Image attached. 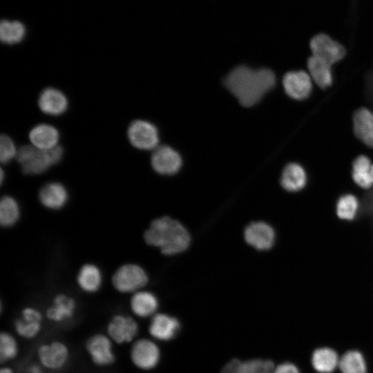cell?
Wrapping results in <instances>:
<instances>
[{
    "instance_id": "6da1fadb",
    "label": "cell",
    "mask_w": 373,
    "mask_h": 373,
    "mask_svg": "<svg viewBox=\"0 0 373 373\" xmlns=\"http://www.w3.org/2000/svg\"><path fill=\"white\" fill-rule=\"evenodd\" d=\"M276 81L275 74L270 69L239 66L227 75L224 84L242 106L250 107L275 86Z\"/></svg>"
},
{
    "instance_id": "7a4b0ae2",
    "label": "cell",
    "mask_w": 373,
    "mask_h": 373,
    "mask_svg": "<svg viewBox=\"0 0 373 373\" xmlns=\"http://www.w3.org/2000/svg\"><path fill=\"white\" fill-rule=\"evenodd\" d=\"M145 242L159 248L165 255H173L186 250L191 238L187 230L178 221L169 217L154 220L144 234Z\"/></svg>"
},
{
    "instance_id": "3957f363",
    "label": "cell",
    "mask_w": 373,
    "mask_h": 373,
    "mask_svg": "<svg viewBox=\"0 0 373 373\" xmlns=\"http://www.w3.org/2000/svg\"><path fill=\"white\" fill-rule=\"evenodd\" d=\"M63 153V149L60 146L52 149L42 150L32 145H25L18 150L17 159L23 173L38 175L57 164Z\"/></svg>"
},
{
    "instance_id": "277c9868",
    "label": "cell",
    "mask_w": 373,
    "mask_h": 373,
    "mask_svg": "<svg viewBox=\"0 0 373 373\" xmlns=\"http://www.w3.org/2000/svg\"><path fill=\"white\" fill-rule=\"evenodd\" d=\"M149 280L144 269L137 264L127 263L120 266L113 274L112 284L122 294L133 293L144 287Z\"/></svg>"
},
{
    "instance_id": "5b68a950",
    "label": "cell",
    "mask_w": 373,
    "mask_h": 373,
    "mask_svg": "<svg viewBox=\"0 0 373 373\" xmlns=\"http://www.w3.org/2000/svg\"><path fill=\"white\" fill-rule=\"evenodd\" d=\"M39 363L46 370L57 372L68 364L70 350L66 343L55 340L40 345L37 350Z\"/></svg>"
},
{
    "instance_id": "8992f818",
    "label": "cell",
    "mask_w": 373,
    "mask_h": 373,
    "mask_svg": "<svg viewBox=\"0 0 373 373\" xmlns=\"http://www.w3.org/2000/svg\"><path fill=\"white\" fill-rule=\"evenodd\" d=\"M113 343L106 334L97 333L88 338L85 348L96 366L105 367L111 366L115 361Z\"/></svg>"
},
{
    "instance_id": "52a82bcc",
    "label": "cell",
    "mask_w": 373,
    "mask_h": 373,
    "mask_svg": "<svg viewBox=\"0 0 373 373\" xmlns=\"http://www.w3.org/2000/svg\"><path fill=\"white\" fill-rule=\"evenodd\" d=\"M127 136L133 146L140 150H152L159 142L158 131L148 121L137 119L128 127Z\"/></svg>"
},
{
    "instance_id": "ba28073f",
    "label": "cell",
    "mask_w": 373,
    "mask_h": 373,
    "mask_svg": "<svg viewBox=\"0 0 373 373\" xmlns=\"http://www.w3.org/2000/svg\"><path fill=\"white\" fill-rule=\"evenodd\" d=\"M139 332L137 321L124 314L114 315L106 326V334L114 343L124 345L133 342Z\"/></svg>"
},
{
    "instance_id": "9c48e42d",
    "label": "cell",
    "mask_w": 373,
    "mask_h": 373,
    "mask_svg": "<svg viewBox=\"0 0 373 373\" xmlns=\"http://www.w3.org/2000/svg\"><path fill=\"white\" fill-rule=\"evenodd\" d=\"M130 358L136 367L150 370L156 367L159 363L160 351L153 341L140 338L133 341L131 345Z\"/></svg>"
},
{
    "instance_id": "30bf717a",
    "label": "cell",
    "mask_w": 373,
    "mask_h": 373,
    "mask_svg": "<svg viewBox=\"0 0 373 373\" xmlns=\"http://www.w3.org/2000/svg\"><path fill=\"white\" fill-rule=\"evenodd\" d=\"M42 321L43 315L38 309L27 306L22 309L13 326L19 336L26 340H32L40 334Z\"/></svg>"
},
{
    "instance_id": "8fae6325",
    "label": "cell",
    "mask_w": 373,
    "mask_h": 373,
    "mask_svg": "<svg viewBox=\"0 0 373 373\" xmlns=\"http://www.w3.org/2000/svg\"><path fill=\"white\" fill-rule=\"evenodd\" d=\"M312 55L332 65L341 60L345 53V49L338 42L333 40L325 34L314 36L310 41Z\"/></svg>"
},
{
    "instance_id": "7c38bea8",
    "label": "cell",
    "mask_w": 373,
    "mask_h": 373,
    "mask_svg": "<svg viewBox=\"0 0 373 373\" xmlns=\"http://www.w3.org/2000/svg\"><path fill=\"white\" fill-rule=\"evenodd\" d=\"M153 170L162 175H173L180 169L182 164L180 155L169 146L155 149L151 159Z\"/></svg>"
},
{
    "instance_id": "4fadbf2b",
    "label": "cell",
    "mask_w": 373,
    "mask_h": 373,
    "mask_svg": "<svg viewBox=\"0 0 373 373\" xmlns=\"http://www.w3.org/2000/svg\"><path fill=\"white\" fill-rule=\"evenodd\" d=\"M283 84L286 93L297 100L308 97L312 89L311 77L303 70L286 73L283 77Z\"/></svg>"
},
{
    "instance_id": "5bb4252c",
    "label": "cell",
    "mask_w": 373,
    "mask_h": 373,
    "mask_svg": "<svg viewBox=\"0 0 373 373\" xmlns=\"http://www.w3.org/2000/svg\"><path fill=\"white\" fill-rule=\"evenodd\" d=\"M77 309L75 300L66 294L56 295L46 309V317L55 323L66 322L74 316Z\"/></svg>"
},
{
    "instance_id": "9a60e30c",
    "label": "cell",
    "mask_w": 373,
    "mask_h": 373,
    "mask_svg": "<svg viewBox=\"0 0 373 373\" xmlns=\"http://www.w3.org/2000/svg\"><path fill=\"white\" fill-rule=\"evenodd\" d=\"M245 239L253 247L258 250H267L274 245L275 232L268 224L255 222L245 229Z\"/></svg>"
},
{
    "instance_id": "2e32d148",
    "label": "cell",
    "mask_w": 373,
    "mask_h": 373,
    "mask_svg": "<svg viewBox=\"0 0 373 373\" xmlns=\"http://www.w3.org/2000/svg\"><path fill=\"white\" fill-rule=\"evenodd\" d=\"M340 355L330 346L316 347L310 355V365L316 373H334L338 369Z\"/></svg>"
},
{
    "instance_id": "e0dca14e",
    "label": "cell",
    "mask_w": 373,
    "mask_h": 373,
    "mask_svg": "<svg viewBox=\"0 0 373 373\" xmlns=\"http://www.w3.org/2000/svg\"><path fill=\"white\" fill-rule=\"evenodd\" d=\"M66 188L60 182H51L45 184L39 191V200L46 208L59 210L63 208L68 200Z\"/></svg>"
},
{
    "instance_id": "ac0fdd59",
    "label": "cell",
    "mask_w": 373,
    "mask_h": 373,
    "mask_svg": "<svg viewBox=\"0 0 373 373\" xmlns=\"http://www.w3.org/2000/svg\"><path fill=\"white\" fill-rule=\"evenodd\" d=\"M68 99L66 95L55 88H46L40 93L38 106L40 110L50 115H59L68 108Z\"/></svg>"
},
{
    "instance_id": "d6986e66",
    "label": "cell",
    "mask_w": 373,
    "mask_h": 373,
    "mask_svg": "<svg viewBox=\"0 0 373 373\" xmlns=\"http://www.w3.org/2000/svg\"><path fill=\"white\" fill-rule=\"evenodd\" d=\"M179 329L178 319L165 314H157L151 321L149 332L155 339L168 341L175 336Z\"/></svg>"
},
{
    "instance_id": "ffe728a7",
    "label": "cell",
    "mask_w": 373,
    "mask_h": 373,
    "mask_svg": "<svg viewBox=\"0 0 373 373\" xmlns=\"http://www.w3.org/2000/svg\"><path fill=\"white\" fill-rule=\"evenodd\" d=\"M274 363L270 360L252 359L241 361L233 359L227 363L220 373H272Z\"/></svg>"
},
{
    "instance_id": "44dd1931",
    "label": "cell",
    "mask_w": 373,
    "mask_h": 373,
    "mask_svg": "<svg viewBox=\"0 0 373 373\" xmlns=\"http://www.w3.org/2000/svg\"><path fill=\"white\" fill-rule=\"evenodd\" d=\"M29 139L32 146L36 148L48 150L57 146L59 133L58 130L53 126L40 124L30 130Z\"/></svg>"
},
{
    "instance_id": "7402d4cb",
    "label": "cell",
    "mask_w": 373,
    "mask_h": 373,
    "mask_svg": "<svg viewBox=\"0 0 373 373\" xmlns=\"http://www.w3.org/2000/svg\"><path fill=\"white\" fill-rule=\"evenodd\" d=\"M338 370L341 373H369L366 356L356 348L349 349L340 356Z\"/></svg>"
},
{
    "instance_id": "603a6c76",
    "label": "cell",
    "mask_w": 373,
    "mask_h": 373,
    "mask_svg": "<svg viewBox=\"0 0 373 373\" xmlns=\"http://www.w3.org/2000/svg\"><path fill=\"white\" fill-rule=\"evenodd\" d=\"M353 122L356 136L367 146L373 147V113L360 108L355 112Z\"/></svg>"
},
{
    "instance_id": "cb8c5ba5",
    "label": "cell",
    "mask_w": 373,
    "mask_h": 373,
    "mask_svg": "<svg viewBox=\"0 0 373 373\" xmlns=\"http://www.w3.org/2000/svg\"><path fill=\"white\" fill-rule=\"evenodd\" d=\"M79 287L84 292L93 294L97 291L102 283V274L95 264L86 263L82 266L77 276Z\"/></svg>"
},
{
    "instance_id": "d4e9b609",
    "label": "cell",
    "mask_w": 373,
    "mask_h": 373,
    "mask_svg": "<svg viewBox=\"0 0 373 373\" xmlns=\"http://www.w3.org/2000/svg\"><path fill=\"white\" fill-rule=\"evenodd\" d=\"M158 307L156 296L147 291H137L130 300V308L137 317L147 318L155 314Z\"/></svg>"
},
{
    "instance_id": "484cf974",
    "label": "cell",
    "mask_w": 373,
    "mask_h": 373,
    "mask_svg": "<svg viewBox=\"0 0 373 373\" xmlns=\"http://www.w3.org/2000/svg\"><path fill=\"white\" fill-rule=\"evenodd\" d=\"M307 182L305 169L298 164H288L283 169L280 178L282 186L288 191H298L304 188Z\"/></svg>"
},
{
    "instance_id": "4316f807",
    "label": "cell",
    "mask_w": 373,
    "mask_h": 373,
    "mask_svg": "<svg viewBox=\"0 0 373 373\" xmlns=\"http://www.w3.org/2000/svg\"><path fill=\"white\" fill-rule=\"evenodd\" d=\"M307 68L311 77L319 87L326 88L331 86L333 80L331 64L312 55L307 60Z\"/></svg>"
},
{
    "instance_id": "83f0119b",
    "label": "cell",
    "mask_w": 373,
    "mask_h": 373,
    "mask_svg": "<svg viewBox=\"0 0 373 373\" xmlns=\"http://www.w3.org/2000/svg\"><path fill=\"white\" fill-rule=\"evenodd\" d=\"M352 175L360 187L369 189L373 186V164L367 157L360 155L354 160Z\"/></svg>"
},
{
    "instance_id": "f1b7e54d",
    "label": "cell",
    "mask_w": 373,
    "mask_h": 373,
    "mask_svg": "<svg viewBox=\"0 0 373 373\" xmlns=\"http://www.w3.org/2000/svg\"><path fill=\"white\" fill-rule=\"evenodd\" d=\"M20 207L18 202L10 195H3L0 201V223L3 227L15 225L20 218Z\"/></svg>"
},
{
    "instance_id": "f546056e",
    "label": "cell",
    "mask_w": 373,
    "mask_h": 373,
    "mask_svg": "<svg viewBox=\"0 0 373 373\" xmlns=\"http://www.w3.org/2000/svg\"><path fill=\"white\" fill-rule=\"evenodd\" d=\"M24 25L18 21L2 20L0 24V39L6 44L21 42L26 35Z\"/></svg>"
},
{
    "instance_id": "4dcf8cb0",
    "label": "cell",
    "mask_w": 373,
    "mask_h": 373,
    "mask_svg": "<svg viewBox=\"0 0 373 373\" xmlns=\"http://www.w3.org/2000/svg\"><path fill=\"white\" fill-rule=\"evenodd\" d=\"M19 354V345L15 336L8 332L0 334V361L6 363L16 358Z\"/></svg>"
},
{
    "instance_id": "1f68e13d",
    "label": "cell",
    "mask_w": 373,
    "mask_h": 373,
    "mask_svg": "<svg viewBox=\"0 0 373 373\" xmlns=\"http://www.w3.org/2000/svg\"><path fill=\"white\" fill-rule=\"evenodd\" d=\"M359 207L358 199L352 194L341 196L336 204L338 216L346 220H353L357 214Z\"/></svg>"
},
{
    "instance_id": "d6a6232c",
    "label": "cell",
    "mask_w": 373,
    "mask_h": 373,
    "mask_svg": "<svg viewBox=\"0 0 373 373\" xmlns=\"http://www.w3.org/2000/svg\"><path fill=\"white\" fill-rule=\"evenodd\" d=\"M18 151L12 140L6 135L0 138V160L1 163H8L17 157Z\"/></svg>"
},
{
    "instance_id": "836d02e7",
    "label": "cell",
    "mask_w": 373,
    "mask_h": 373,
    "mask_svg": "<svg viewBox=\"0 0 373 373\" xmlns=\"http://www.w3.org/2000/svg\"><path fill=\"white\" fill-rule=\"evenodd\" d=\"M272 373H302L300 367L290 361L283 362L274 367Z\"/></svg>"
},
{
    "instance_id": "e575fe53",
    "label": "cell",
    "mask_w": 373,
    "mask_h": 373,
    "mask_svg": "<svg viewBox=\"0 0 373 373\" xmlns=\"http://www.w3.org/2000/svg\"><path fill=\"white\" fill-rule=\"evenodd\" d=\"M46 370L39 363H32L28 366L26 373H46Z\"/></svg>"
},
{
    "instance_id": "d590c367",
    "label": "cell",
    "mask_w": 373,
    "mask_h": 373,
    "mask_svg": "<svg viewBox=\"0 0 373 373\" xmlns=\"http://www.w3.org/2000/svg\"><path fill=\"white\" fill-rule=\"evenodd\" d=\"M0 373H15V371L10 367L3 366L0 370Z\"/></svg>"
},
{
    "instance_id": "8d00e7d4",
    "label": "cell",
    "mask_w": 373,
    "mask_h": 373,
    "mask_svg": "<svg viewBox=\"0 0 373 373\" xmlns=\"http://www.w3.org/2000/svg\"><path fill=\"white\" fill-rule=\"evenodd\" d=\"M3 178H4V173H3V171L1 169V183L3 182Z\"/></svg>"
}]
</instances>
